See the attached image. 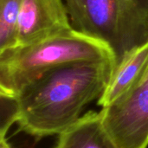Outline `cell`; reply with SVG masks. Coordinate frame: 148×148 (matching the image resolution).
<instances>
[{"label": "cell", "instance_id": "1", "mask_svg": "<svg viewBox=\"0 0 148 148\" xmlns=\"http://www.w3.org/2000/svg\"><path fill=\"white\" fill-rule=\"evenodd\" d=\"M114 69V60L81 61L43 73L16 96L19 129L36 138L60 134L99 100Z\"/></svg>", "mask_w": 148, "mask_h": 148}, {"label": "cell", "instance_id": "2", "mask_svg": "<svg viewBox=\"0 0 148 148\" xmlns=\"http://www.w3.org/2000/svg\"><path fill=\"white\" fill-rule=\"evenodd\" d=\"M114 60L101 41L74 29L42 42L0 53V93L16 96L28 83L43 73L71 62Z\"/></svg>", "mask_w": 148, "mask_h": 148}, {"label": "cell", "instance_id": "3", "mask_svg": "<svg viewBox=\"0 0 148 148\" xmlns=\"http://www.w3.org/2000/svg\"><path fill=\"white\" fill-rule=\"evenodd\" d=\"M65 4L72 28L106 44L114 69L148 42V0H66Z\"/></svg>", "mask_w": 148, "mask_h": 148}, {"label": "cell", "instance_id": "4", "mask_svg": "<svg viewBox=\"0 0 148 148\" xmlns=\"http://www.w3.org/2000/svg\"><path fill=\"white\" fill-rule=\"evenodd\" d=\"M120 148L148 147V73L134 87L100 111Z\"/></svg>", "mask_w": 148, "mask_h": 148}, {"label": "cell", "instance_id": "5", "mask_svg": "<svg viewBox=\"0 0 148 148\" xmlns=\"http://www.w3.org/2000/svg\"><path fill=\"white\" fill-rule=\"evenodd\" d=\"M72 29L62 0H23L17 47L36 43Z\"/></svg>", "mask_w": 148, "mask_h": 148}, {"label": "cell", "instance_id": "6", "mask_svg": "<svg viewBox=\"0 0 148 148\" xmlns=\"http://www.w3.org/2000/svg\"><path fill=\"white\" fill-rule=\"evenodd\" d=\"M57 136L54 148H120L108 132L100 112L86 113Z\"/></svg>", "mask_w": 148, "mask_h": 148}, {"label": "cell", "instance_id": "7", "mask_svg": "<svg viewBox=\"0 0 148 148\" xmlns=\"http://www.w3.org/2000/svg\"><path fill=\"white\" fill-rule=\"evenodd\" d=\"M148 73V42L128 54L114 69L107 88L98 100L105 108L134 87Z\"/></svg>", "mask_w": 148, "mask_h": 148}, {"label": "cell", "instance_id": "8", "mask_svg": "<svg viewBox=\"0 0 148 148\" xmlns=\"http://www.w3.org/2000/svg\"><path fill=\"white\" fill-rule=\"evenodd\" d=\"M23 0H0V53L18 45V20Z\"/></svg>", "mask_w": 148, "mask_h": 148}, {"label": "cell", "instance_id": "9", "mask_svg": "<svg viewBox=\"0 0 148 148\" xmlns=\"http://www.w3.org/2000/svg\"><path fill=\"white\" fill-rule=\"evenodd\" d=\"M1 118H0V137H5L10 126L17 121L18 102L16 96L0 93Z\"/></svg>", "mask_w": 148, "mask_h": 148}, {"label": "cell", "instance_id": "10", "mask_svg": "<svg viewBox=\"0 0 148 148\" xmlns=\"http://www.w3.org/2000/svg\"><path fill=\"white\" fill-rule=\"evenodd\" d=\"M0 148H13L7 141L5 137H0Z\"/></svg>", "mask_w": 148, "mask_h": 148}]
</instances>
